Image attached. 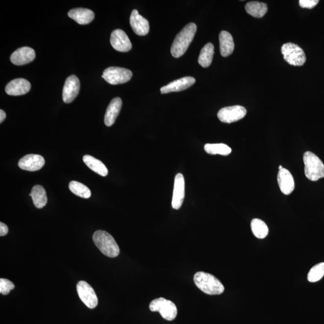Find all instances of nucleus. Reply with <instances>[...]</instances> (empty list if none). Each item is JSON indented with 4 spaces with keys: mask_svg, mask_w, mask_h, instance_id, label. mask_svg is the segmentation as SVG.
I'll return each mask as SVG.
<instances>
[{
    "mask_svg": "<svg viewBox=\"0 0 324 324\" xmlns=\"http://www.w3.org/2000/svg\"><path fill=\"white\" fill-rule=\"evenodd\" d=\"M197 30V26L194 23L187 24L176 35L171 48V54L175 58L183 55L194 40Z\"/></svg>",
    "mask_w": 324,
    "mask_h": 324,
    "instance_id": "f257e3e1",
    "label": "nucleus"
},
{
    "mask_svg": "<svg viewBox=\"0 0 324 324\" xmlns=\"http://www.w3.org/2000/svg\"><path fill=\"white\" fill-rule=\"evenodd\" d=\"M194 280L197 287L208 295H220L224 291L223 284L210 273L197 272L194 275Z\"/></svg>",
    "mask_w": 324,
    "mask_h": 324,
    "instance_id": "f03ea898",
    "label": "nucleus"
},
{
    "mask_svg": "<svg viewBox=\"0 0 324 324\" xmlns=\"http://www.w3.org/2000/svg\"><path fill=\"white\" fill-rule=\"evenodd\" d=\"M93 240L103 255L109 258H116L120 253V248L113 237L108 232L98 230L94 233Z\"/></svg>",
    "mask_w": 324,
    "mask_h": 324,
    "instance_id": "7ed1b4c3",
    "label": "nucleus"
},
{
    "mask_svg": "<svg viewBox=\"0 0 324 324\" xmlns=\"http://www.w3.org/2000/svg\"><path fill=\"white\" fill-rule=\"evenodd\" d=\"M304 173L310 181H317L324 177V164L317 155L306 151L303 155Z\"/></svg>",
    "mask_w": 324,
    "mask_h": 324,
    "instance_id": "20e7f679",
    "label": "nucleus"
},
{
    "mask_svg": "<svg viewBox=\"0 0 324 324\" xmlns=\"http://www.w3.org/2000/svg\"><path fill=\"white\" fill-rule=\"evenodd\" d=\"M284 59L290 65L301 66L306 63V57L304 50L293 43H286L281 49Z\"/></svg>",
    "mask_w": 324,
    "mask_h": 324,
    "instance_id": "39448f33",
    "label": "nucleus"
},
{
    "mask_svg": "<svg viewBox=\"0 0 324 324\" xmlns=\"http://www.w3.org/2000/svg\"><path fill=\"white\" fill-rule=\"evenodd\" d=\"M151 312H158L167 321H173L177 315V308L173 302L164 298H159L152 300L150 304Z\"/></svg>",
    "mask_w": 324,
    "mask_h": 324,
    "instance_id": "423d86ee",
    "label": "nucleus"
},
{
    "mask_svg": "<svg viewBox=\"0 0 324 324\" xmlns=\"http://www.w3.org/2000/svg\"><path fill=\"white\" fill-rule=\"evenodd\" d=\"M132 76V72L130 70L119 67H110L104 70L102 77L109 84L118 85L129 81Z\"/></svg>",
    "mask_w": 324,
    "mask_h": 324,
    "instance_id": "0eeeda50",
    "label": "nucleus"
},
{
    "mask_svg": "<svg viewBox=\"0 0 324 324\" xmlns=\"http://www.w3.org/2000/svg\"><path fill=\"white\" fill-rule=\"evenodd\" d=\"M76 290L80 299L88 308L95 309L98 306V297L89 284L85 281H80L77 284Z\"/></svg>",
    "mask_w": 324,
    "mask_h": 324,
    "instance_id": "6e6552de",
    "label": "nucleus"
},
{
    "mask_svg": "<svg viewBox=\"0 0 324 324\" xmlns=\"http://www.w3.org/2000/svg\"><path fill=\"white\" fill-rule=\"evenodd\" d=\"M247 111L245 107L235 105L225 107L218 112V117L220 121L225 123H232L239 121L246 116Z\"/></svg>",
    "mask_w": 324,
    "mask_h": 324,
    "instance_id": "1a4fd4ad",
    "label": "nucleus"
},
{
    "mask_svg": "<svg viewBox=\"0 0 324 324\" xmlns=\"http://www.w3.org/2000/svg\"><path fill=\"white\" fill-rule=\"evenodd\" d=\"M110 42L112 47L117 51L125 52L132 49V45L126 33L122 29L112 31Z\"/></svg>",
    "mask_w": 324,
    "mask_h": 324,
    "instance_id": "9d476101",
    "label": "nucleus"
},
{
    "mask_svg": "<svg viewBox=\"0 0 324 324\" xmlns=\"http://www.w3.org/2000/svg\"><path fill=\"white\" fill-rule=\"evenodd\" d=\"M185 197V181L183 174H176L174 186L172 200V207L175 210H179L183 204Z\"/></svg>",
    "mask_w": 324,
    "mask_h": 324,
    "instance_id": "9b49d317",
    "label": "nucleus"
},
{
    "mask_svg": "<svg viewBox=\"0 0 324 324\" xmlns=\"http://www.w3.org/2000/svg\"><path fill=\"white\" fill-rule=\"evenodd\" d=\"M80 81L76 76L71 75L67 78L63 90L64 102L70 103L76 98L79 92Z\"/></svg>",
    "mask_w": 324,
    "mask_h": 324,
    "instance_id": "f8f14e48",
    "label": "nucleus"
},
{
    "mask_svg": "<svg viewBox=\"0 0 324 324\" xmlns=\"http://www.w3.org/2000/svg\"><path fill=\"white\" fill-rule=\"evenodd\" d=\"M45 163L44 158L41 155L28 154L20 159L18 166L22 170L33 172L41 170Z\"/></svg>",
    "mask_w": 324,
    "mask_h": 324,
    "instance_id": "ddd939ff",
    "label": "nucleus"
},
{
    "mask_svg": "<svg viewBox=\"0 0 324 324\" xmlns=\"http://www.w3.org/2000/svg\"><path fill=\"white\" fill-rule=\"evenodd\" d=\"M130 24L135 33L138 36H146L149 33V21L139 15L137 10H133L130 17Z\"/></svg>",
    "mask_w": 324,
    "mask_h": 324,
    "instance_id": "4468645a",
    "label": "nucleus"
},
{
    "mask_svg": "<svg viewBox=\"0 0 324 324\" xmlns=\"http://www.w3.org/2000/svg\"><path fill=\"white\" fill-rule=\"evenodd\" d=\"M36 57L34 50L29 47H22L16 50L10 57V61L17 66H22L31 63Z\"/></svg>",
    "mask_w": 324,
    "mask_h": 324,
    "instance_id": "2eb2a0df",
    "label": "nucleus"
},
{
    "mask_svg": "<svg viewBox=\"0 0 324 324\" xmlns=\"http://www.w3.org/2000/svg\"><path fill=\"white\" fill-rule=\"evenodd\" d=\"M196 82V79L192 76H186L175 80L160 88L162 94L178 92L191 87Z\"/></svg>",
    "mask_w": 324,
    "mask_h": 324,
    "instance_id": "dca6fc26",
    "label": "nucleus"
},
{
    "mask_svg": "<svg viewBox=\"0 0 324 324\" xmlns=\"http://www.w3.org/2000/svg\"><path fill=\"white\" fill-rule=\"evenodd\" d=\"M31 87L30 82L27 80L18 78L8 83L5 90L7 95L10 96H21L28 93Z\"/></svg>",
    "mask_w": 324,
    "mask_h": 324,
    "instance_id": "f3484780",
    "label": "nucleus"
},
{
    "mask_svg": "<svg viewBox=\"0 0 324 324\" xmlns=\"http://www.w3.org/2000/svg\"><path fill=\"white\" fill-rule=\"evenodd\" d=\"M277 182L281 192L286 195H290L295 188V183L291 173L285 168L278 171Z\"/></svg>",
    "mask_w": 324,
    "mask_h": 324,
    "instance_id": "a211bd4d",
    "label": "nucleus"
},
{
    "mask_svg": "<svg viewBox=\"0 0 324 324\" xmlns=\"http://www.w3.org/2000/svg\"><path fill=\"white\" fill-rule=\"evenodd\" d=\"M122 107L121 99L116 98L112 99L107 108L106 114L104 115V121L106 126L110 127L114 124L120 111H121Z\"/></svg>",
    "mask_w": 324,
    "mask_h": 324,
    "instance_id": "6ab92c4d",
    "label": "nucleus"
},
{
    "mask_svg": "<svg viewBox=\"0 0 324 324\" xmlns=\"http://www.w3.org/2000/svg\"><path fill=\"white\" fill-rule=\"evenodd\" d=\"M70 18L73 19L77 23L81 25H86L92 22L95 19V13L92 10L85 8H76L70 10L68 12Z\"/></svg>",
    "mask_w": 324,
    "mask_h": 324,
    "instance_id": "aec40b11",
    "label": "nucleus"
},
{
    "mask_svg": "<svg viewBox=\"0 0 324 324\" xmlns=\"http://www.w3.org/2000/svg\"><path fill=\"white\" fill-rule=\"evenodd\" d=\"M220 50L222 57H226L234 51L235 45L232 35L226 31H222L219 34Z\"/></svg>",
    "mask_w": 324,
    "mask_h": 324,
    "instance_id": "412c9836",
    "label": "nucleus"
},
{
    "mask_svg": "<svg viewBox=\"0 0 324 324\" xmlns=\"http://www.w3.org/2000/svg\"><path fill=\"white\" fill-rule=\"evenodd\" d=\"M83 161L88 168L91 169L94 172L98 174L99 175L102 176H106L108 175V169L100 160L96 159V158L90 156V155H85L83 157Z\"/></svg>",
    "mask_w": 324,
    "mask_h": 324,
    "instance_id": "4be33fe9",
    "label": "nucleus"
},
{
    "mask_svg": "<svg viewBox=\"0 0 324 324\" xmlns=\"http://www.w3.org/2000/svg\"><path fill=\"white\" fill-rule=\"evenodd\" d=\"M33 199L35 207L42 208L46 205L48 201L47 193L44 187L41 185L34 186L29 195Z\"/></svg>",
    "mask_w": 324,
    "mask_h": 324,
    "instance_id": "5701e85b",
    "label": "nucleus"
},
{
    "mask_svg": "<svg viewBox=\"0 0 324 324\" xmlns=\"http://www.w3.org/2000/svg\"><path fill=\"white\" fill-rule=\"evenodd\" d=\"M245 9L248 14L255 18L264 17L268 11L267 4L258 1H250L246 4Z\"/></svg>",
    "mask_w": 324,
    "mask_h": 324,
    "instance_id": "b1692460",
    "label": "nucleus"
},
{
    "mask_svg": "<svg viewBox=\"0 0 324 324\" xmlns=\"http://www.w3.org/2000/svg\"><path fill=\"white\" fill-rule=\"evenodd\" d=\"M214 53V47L211 43H208L203 47L200 52L198 63L202 68H208L212 63Z\"/></svg>",
    "mask_w": 324,
    "mask_h": 324,
    "instance_id": "393cba45",
    "label": "nucleus"
},
{
    "mask_svg": "<svg viewBox=\"0 0 324 324\" xmlns=\"http://www.w3.org/2000/svg\"><path fill=\"white\" fill-rule=\"evenodd\" d=\"M251 229L254 235L259 239L266 238L269 232L266 224L259 219H254L251 221Z\"/></svg>",
    "mask_w": 324,
    "mask_h": 324,
    "instance_id": "a878e982",
    "label": "nucleus"
},
{
    "mask_svg": "<svg viewBox=\"0 0 324 324\" xmlns=\"http://www.w3.org/2000/svg\"><path fill=\"white\" fill-rule=\"evenodd\" d=\"M204 150L209 154H220L222 156H228L232 152L231 149L224 144H207L204 146Z\"/></svg>",
    "mask_w": 324,
    "mask_h": 324,
    "instance_id": "bb28decb",
    "label": "nucleus"
},
{
    "mask_svg": "<svg viewBox=\"0 0 324 324\" xmlns=\"http://www.w3.org/2000/svg\"><path fill=\"white\" fill-rule=\"evenodd\" d=\"M69 187L70 191L77 197L88 199L92 195L90 190L79 182L72 181L69 183Z\"/></svg>",
    "mask_w": 324,
    "mask_h": 324,
    "instance_id": "cd10ccee",
    "label": "nucleus"
},
{
    "mask_svg": "<svg viewBox=\"0 0 324 324\" xmlns=\"http://www.w3.org/2000/svg\"><path fill=\"white\" fill-rule=\"evenodd\" d=\"M324 275V262L316 265L310 270L307 275V279L310 282H317Z\"/></svg>",
    "mask_w": 324,
    "mask_h": 324,
    "instance_id": "c85d7f7f",
    "label": "nucleus"
},
{
    "mask_svg": "<svg viewBox=\"0 0 324 324\" xmlns=\"http://www.w3.org/2000/svg\"><path fill=\"white\" fill-rule=\"evenodd\" d=\"M15 288V285L11 281L6 278H0V293L2 295H8L10 291Z\"/></svg>",
    "mask_w": 324,
    "mask_h": 324,
    "instance_id": "c756f323",
    "label": "nucleus"
},
{
    "mask_svg": "<svg viewBox=\"0 0 324 324\" xmlns=\"http://www.w3.org/2000/svg\"><path fill=\"white\" fill-rule=\"evenodd\" d=\"M318 2V0H300L299 1V4L302 8L311 9L317 6Z\"/></svg>",
    "mask_w": 324,
    "mask_h": 324,
    "instance_id": "7c9ffc66",
    "label": "nucleus"
},
{
    "mask_svg": "<svg viewBox=\"0 0 324 324\" xmlns=\"http://www.w3.org/2000/svg\"><path fill=\"white\" fill-rule=\"evenodd\" d=\"M8 232H9V229H8L6 224L1 222L0 223V236H5L7 234Z\"/></svg>",
    "mask_w": 324,
    "mask_h": 324,
    "instance_id": "2f4dec72",
    "label": "nucleus"
},
{
    "mask_svg": "<svg viewBox=\"0 0 324 324\" xmlns=\"http://www.w3.org/2000/svg\"><path fill=\"white\" fill-rule=\"evenodd\" d=\"M6 112L1 109V110H0V123H1L2 122H3L5 119H6Z\"/></svg>",
    "mask_w": 324,
    "mask_h": 324,
    "instance_id": "473e14b6",
    "label": "nucleus"
},
{
    "mask_svg": "<svg viewBox=\"0 0 324 324\" xmlns=\"http://www.w3.org/2000/svg\"><path fill=\"white\" fill-rule=\"evenodd\" d=\"M282 166L280 165L279 167H278V170H281L282 169H283Z\"/></svg>",
    "mask_w": 324,
    "mask_h": 324,
    "instance_id": "72a5a7b5",
    "label": "nucleus"
}]
</instances>
